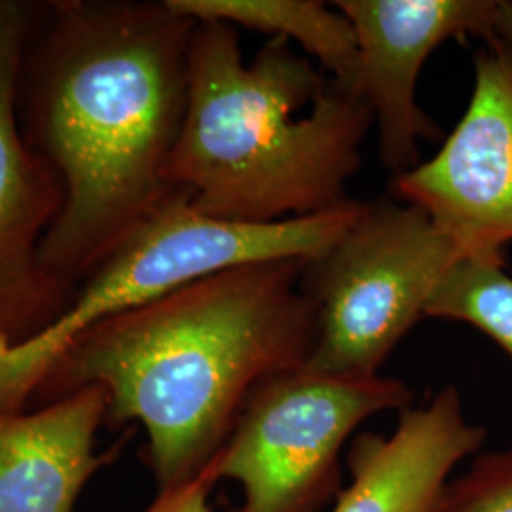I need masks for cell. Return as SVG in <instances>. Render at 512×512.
I'll return each mask as SVG.
<instances>
[{
  "instance_id": "6da1fadb",
  "label": "cell",
  "mask_w": 512,
  "mask_h": 512,
  "mask_svg": "<svg viewBox=\"0 0 512 512\" xmlns=\"http://www.w3.org/2000/svg\"><path fill=\"white\" fill-rule=\"evenodd\" d=\"M196 19L167 0H46L19 74V122L63 205L44 238L52 274L80 287L179 188Z\"/></svg>"
},
{
  "instance_id": "7a4b0ae2",
  "label": "cell",
  "mask_w": 512,
  "mask_h": 512,
  "mask_svg": "<svg viewBox=\"0 0 512 512\" xmlns=\"http://www.w3.org/2000/svg\"><path fill=\"white\" fill-rule=\"evenodd\" d=\"M308 262L243 264L110 315L57 355L27 410L101 387L109 427L143 425L158 492L183 486L219 456L258 385L310 363Z\"/></svg>"
},
{
  "instance_id": "3957f363",
  "label": "cell",
  "mask_w": 512,
  "mask_h": 512,
  "mask_svg": "<svg viewBox=\"0 0 512 512\" xmlns=\"http://www.w3.org/2000/svg\"><path fill=\"white\" fill-rule=\"evenodd\" d=\"M374 112L287 38L243 63L238 29L198 21L183 126L167 179L211 219L274 224L351 202Z\"/></svg>"
},
{
  "instance_id": "277c9868",
  "label": "cell",
  "mask_w": 512,
  "mask_h": 512,
  "mask_svg": "<svg viewBox=\"0 0 512 512\" xmlns=\"http://www.w3.org/2000/svg\"><path fill=\"white\" fill-rule=\"evenodd\" d=\"M363 205L351 200L313 217L238 224L203 215L188 192H177L78 287L73 306L50 329L0 351V412L27 410L57 355L95 323L243 264L311 262L348 232Z\"/></svg>"
},
{
  "instance_id": "5b68a950",
  "label": "cell",
  "mask_w": 512,
  "mask_h": 512,
  "mask_svg": "<svg viewBox=\"0 0 512 512\" xmlns=\"http://www.w3.org/2000/svg\"><path fill=\"white\" fill-rule=\"evenodd\" d=\"M458 260L456 243L420 207L365 203L348 232L308 262L302 275L317 315L308 368L349 378L378 376Z\"/></svg>"
},
{
  "instance_id": "8992f818",
  "label": "cell",
  "mask_w": 512,
  "mask_h": 512,
  "mask_svg": "<svg viewBox=\"0 0 512 512\" xmlns=\"http://www.w3.org/2000/svg\"><path fill=\"white\" fill-rule=\"evenodd\" d=\"M414 389L387 376L349 378L308 366L258 385L220 450L219 480L241 488L228 512H319L340 494L342 452L384 412H403Z\"/></svg>"
},
{
  "instance_id": "52a82bcc",
  "label": "cell",
  "mask_w": 512,
  "mask_h": 512,
  "mask_svg": "<svg viewBox=\"0 0 512 512\" xmlns=\"http://www.w3.org/2000/svg\"><path fill=\"white\" fill-rule=\"evenodd\" d=\"M42 8L40 0H0V351L50 329L78 291L44 264L63 188L19 122L21 63Z\"/></svg>"
},
{
  "instance_id": "ba28073f",
  "label": "cell",
  "mask_w": 512,
  "mask_h": 512,
  "mask_svg": "<svg viewBox=\"0 0 512 512\" xmlns=\"http://www.w3.org/2000/svg\"><path fill=\"white\" fill-rule=\"evenodd\" d=\"M393 192L423 209L461 258L505 266L512 241V50L499 38L475 54V86L439 152L401 173Z\"/></svg>"
},
{
  "instance_id": "9c48e42d",
  "label": "cell",
  "mask_w": 512,
  "mask_h": 512,
  "mask_svg": "<svg viewBox=\"0 0 512 512\" xmlns=\"http://www.w3.org/2000/svg\"><path fill=\"white\" fill-rule=\"evenodd\" d=\"M359 46L361 86L378 122L382 164L397 175L420 165L421 139L440 129L416 103L423 63L452 38H497L494 0H338Z\"/></svg>"
},
{
  "instance_id": "30bf717a",
  "label": "cell",
  "mask_w": 512,
  "mask_h": 512,
  "mask_svg": "<svg viewBox=\"0 0 512 512\" xmlns=\"http://www.w3.org/2000/svg\"><path fill=\"white\" fill-rule=\"evenodd\" d=\"M488 439L469 421L456 385L433 401L406 408L389 435L361 433L351 440L349 484L330 512H435L459 463L480 454Z\"/></svg>"
},
{
  "instance_id": "8fae6325",
  "label": "cell",
  "mask_w": 512,
  "mask_h": 512,
  "mask_svg": "<svg viewBox=\"0 0 512 512\" xmlns=\"http://www.w3.org/2000/svg\"><path fill=\"white\" fill-rule=\"evenodd\" d=\"M109 399L88 387L57 403L0 412V512H76L84 486L122 452L95 454Z\"/></svg>"
},
{
  "instance_id": "7c38bea8",
  "label": "cell",
  "mask_w": 512,
  "mask_h": 512,
  "mask_svg": "<svg viewBox=\"0 0 512 512\" xmlns=\"http://www.w3.org/2000/svg\"><path fill=\"white\" fill-rule=\"evenodd\" d=\"M188 18L222 21L296 42L308 57L342 84L361 88L355 29L338 8L317 0H167Z\"/></svg>"
},
{
  "instance_id": "4fadbf2b",
  "label": "cell",
  "mask_w": 512,
  "mask_h": 512,
  "mask_svg": "<svg viewBox=\"0 0 512 512\" xmlns=\"http://www.w3.org/2000/svg\"><path fill=\"white\" fill-rule=\"evenodd\" d=\"M425 317L473 325L512 361V277L503 264L458 260L431 294Z\"/></svg>"
},
{
  "instance_id": "5bb4252c",
  "label": "cell",
  "mask_w": 512,
  "mask_h": 512,
  "mask_svg": "<svg viewBox=\"0 0 512 512\" xmlns=\"http://www.w3.org/2000/svg\"><path fill=\"white\" fill-rule=\"evenodd\" d=\"M435 512H512V448L476 454L448 480Z\"/></svg>"
},
{
  "instance_id": "9a60e30c",
  "label": "cell",
  "mask_w": 512,
  "mask_h": 512,
  "mask_svg": "<svg viewBox=\"0 0 512 512\" xmlns=\"http://www.w3.org/2000/svg\"><path fill=\"white\" fill-rule=\"evenodd\" d=\"M219 482L217 461L213 459L194 480L179 488L158 492L156 499L141 512H213L209 499Z\"/></svg>"
},
{
  "instance_id": "2e32d148",
  "label": "cell",
  "mask_w": 512,
  "mask_h": 512,
  "mask_svg": "<svg viewBox=\"0 0 512 512\" xmlns=\"http://www.w3.org/2000/svg\"><path fill=\"white\" fill-rule=\"evenodd\" d=\"M497 38L512 50V0H501L497 10V25H495Z\"/></svg>"
}]
</instances>
